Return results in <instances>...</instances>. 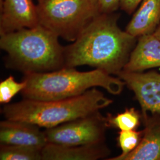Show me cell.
Returning <instances> with one entry per match:
<instances>
[{"label":"cell","mask_w":160,"mask_h":160,"mask_svg":"<svg viewBox=\"0 0 160 160\" xmlns=\"http://www.w3.org/2000/svg\"><path fill=\"white\" fill-rule=\"evenodd\" d=\"M134 93L141 112L160 114V72L122 70L116 75Z\"/></svg>","instance_id":"obj_7"},{"label":"cell","mask_w":160,"mask_h":160,"mask_svg":"<svg viewBox=\"0 0 160 160\" xmlns=\"http://www.w3.org/2000/svg\"><path fill=\"white\" fill-rule=\"evenodd\" d=\"M112 103L113 100L95 87L80 96L60 100L24 98L17 103L5 104L1 112L6 119L48 129L92 114Z\"/></svg>","instance_id":"obj_3"},{"label":"cell","mask_w":160,"mask_h":160,"mask_svg":"<svg viewBox=\"0 0 160 160\" xmlns=\"http://www.w3.org/2000/svg\"><path fill=\"white\" fill-rule=\"evenodd\" d=\"M119 14L101 13L65 46V67L88 65L116 76L128 62L138 38L118 25Z\"/></svg>","instance_id":"obj_1"},{"label":"cell","mask_w":160,"mask_h":160,"mask_svg":"<svg viewBox=\"0 0 160 160\" xmlns=\"http://www.w3.org/2000/svg\"><path fill=\"white\" fill-rule=\"evenodd\" d=\"M0 36V48L7 54L8 67L24 74L65 67V46L57 35L40 24Z\"/></svg>","instance_id":"obj_2"},{"label":"cell","mask_w":160,"mask_h":160,"mask_svg":"<svg viewBox=\"0 0 160 160\" xmlns=\"http://www.w3.org/2000/svg\"><path fill=\"white\" fill-rule=\"evenodd\" d=\"M27 86L26 81H16L14 77L10 75L0 82V103L4 105L10 103L13 97L22 92Z\"/></svg>","instance_id":"obj_17"},{"label":"cell","mask_w":160,"mask_h":160,"mask_svg":"<svg viewBox=\"0 0 160 160\" xmlns=\"http://www.w3.org/2000/svg\"><path fill=\"white\" fill-rule=\"evenodd\" d=\"M100 11L103 14L115 12L120 8V0H97Z\"/></svg>","instance_id":"obj_18"},{"label":"cell","mask_w":160,"mask_h":160,"mask_svg":"<svg viewBox=\"0 0 160 160\" xmlns=\"http://www.w3.org/2000/svg\"><path fill=\"white\" fill-rule=\"evenodd\" d=\"M108 125L120 131L137 130L142 123V114L134 108H126L116 114L108 113L106 116Z\"/></svg>","instance_id":"obj_14"},{"label":"cell","mask_w":160,"mask_h":160,"mask_svg":"<svg viewBox=\"0 0 160 160\" xmlns=\"http://www.w3.org/2000/svg\"><path fill=\"white\" fill-rule=\"evenodd\" d=\"M155 36L160 40V23L154 33Z\"/></svg>","instance_id":"obj_20"},{"label":"cell","mask_w":160,"mask_h":160,"mask_svg":"<svg viewBox=\"0 0 160 160\" xmlns=\"http://www.w3.org/2000/svg\"><path fill=\"white\" fill-rule=\"evenodd\" d=\"M41 152L42 160H107L111 154L106 142L81 145L47 143Z\"/></svg>","instance_id":"obj_10"},{"label":"cell","mask_w":160,"mask_h":160,"mask_svg":"<svg viewBox=\"0 0 160 160\" xmlns=\"http://www.w3.org/2000/svg\"><path fill=\"white\" fill-rule=\"evenodd\" d=\"M39 24L33 0H1L0 35Z\"/></svg>","instance_id":"obj_8"},{"label":"cell","mask_w":160,"mask_h":160,"mask_svg":"<svg viewBox=\"0 0 160 160\" xmlns=\"http://www.w3.org/2000/svg\"><path fill=\"white\" fill-rule=\"evenodd\" d=\"M141 114L143 125L141 141L137 148L120 160H160V114Z\"/></svg>","instance_id":"obj_11"},{"label":"cell","mask_w":160,"mask_h":160,"mask_svg":"<svg viewBox=\"0 0 160 160\" xmlns=\"http://www.w3.org/2000/svg\"><path fill=\"white\" fill-rule=\"evenodd\" d=\"M40 127L22 121L5 119L0 122V143L42 150L46 144Z\"/></svg>","instance_id":"obj_9"},{"label":"cell","mask_w":160,"mask_h":160,"mask_svg":"<svg viewBox=\"0 0 160 160\" xmlns=\"http://www.w3.org/2000/svg\"><path fill=\"white\" fill-rule=\"evenodd\" d=\"M39 24L72 42L101 14L97 0H37Z\"/></svg>","instance_id":"obj_5"},{"label":"cell","mask_w":160,"mask_h":160,"mask_svg":"<svg viewBox=\"0 0 160 160\" xmlns=\"http://www.w3.org/2000/svg\"><path fill=\"white\" fill-rule=\"evenodd\" d=\"M143 135V129L141 131L130 130L120 131L118 132L117 141L122 152L120 154L107 160H120L137 148Z\"/></svg>","instance_id":"obj_16"},{"label":"cell","mask_w":160,"mask_h":160,"mask_svg":"<svg viewBox=\"0 0 160 160\" xmlns=\"http://www.w3.org/2000/svg\"><path fill=\"white\" fill-rule=\"evenodd\" d=\"M160 67V40L154 33L138 38L136 45L123 70L143 72Z\"/></svg>","instance_id":"obj_12"},{"label":"cell","mask_w":160,"mask_h":160,"mask_svg":"<svg viewBox=\"0 0 160 160\" xmlns=\"http://www.w3.org/2000/svg\"><path fill=\"white\" fill-rule=\"evenodd\" d=\"M42 150L19 145L1 144V160H42Z\"/></svg>","instance_id":"obj_15"},{"label":"cell","mask_w":160,"mask_h":160,"mask_svg":"<svg viewBox=\"0 0 160 160\" xmlns=\"http://www.w3.org/2000/svg\"><path fill=\"white\" fill-rule=\"evenodd\" d=\"M142 0H120V8L128 14L134 13Z\"/></svg>","instance_id":"obj_19"},{"label":"cell","mask_w":160,"mask_h":160,"mask_svg":"<svg viewBox=\"0 0 160 160\" xmlns=\"http://www.w3.org/2000/svg\"><path fill=\"white\" fill-rule=\"evenodd\" d=\"M27 86L22 92L24 98L52 100L76 97L97 87L113 95L123 92L125 82L99 69L80 71L75 68L64 67L42 73L24 74Z\"/></svg>","instance_id":"obj_4"},{"label":"cell","mask_w":160,"mask_h":160,"mask_svg":"<svg viewBox=\"0 0 160 160\" xmlns=\"http://www.w3.org/2000/svg\"><path fill=\"white\" fill-rule=\"evenodd\" d=\"M109 128L100 111L44 131L48 143L81 145L106 142Z\"/></svg>","instance_id":"obj_6"},{"label":"cell","mask_w":160,"mask_h":160,"mask_svg":"<svg viewBox=\"0 0 160 160\" xmlns=\"http://www.w3.org/2000/svg\"><path fill=\"white\" fill-rule=\"evenodd\" d=\"M160 23V0H142L126 26V32L135 38L153 34Z\"/></svg>","instance_id":"obj_13"}]
</instances>
